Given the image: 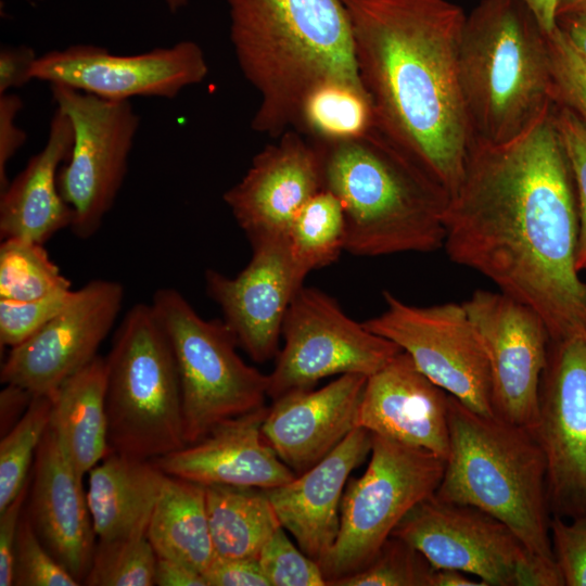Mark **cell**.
I'll list each match as a JSON object with an SVG mask.
<instances>
[{
	"mask_svg": "<svg viewBox=\"0 0 586 586\" xmlns=\"http://www.w3.org/2000/svg\"><path fill=\"white\" fill-rule=\"evenodd\" d=\"M207 74L204 52L191 40L130 55L94 44H74L38 56L31 73L33 79L114 101L174 99Z\"/></svg>",
	"mask_w": 586,
	"mask_h": 586,
	"instance_id": "obj_14",
	"label": "cell"
},
{
	"mask_svg": "<svg viewBox=\"0 0 586 586\" xmlns=\"http://www.w3.org/2000/svg\"><path fill=\"white\" fill-rule=\"evenodd\" d=\"M375 128L371 100L362 87L323 82L304 98L294 128L315 142L361 137Z\"/></svg>",
	"mask_w": 586,
	"mask_h": 586,
	"instance_id": "obj_30",
	"label": "cell"
},
{
	"mask_svg": "<svg viewBox=\"0 0 586 586\" xmlns=\"http://www.w3.org/2000/svg\"><path fill=\"white\" fill-rule=\"evenodd\" d=\"M556 23L572 48L586 60V7L557 15Z\"/></svg>",
	"mask_w": 586,
	"mask_h": 586,
	"instance_id": "obj_48",
	"label": "cell"
},
{
	"mask_svg": "<svg viewBox=\"0 0 586 586\" xmlns=\"http://www.w3.org/2000/svg\"><path fill=\"white\" fill-rule=\"evenodd\" d=\"M536 17L545 34H551L556 27L557 0H522Z\"/></svg>",
	"mask_w": 586,
	"mask_h": 586,
	"instance_id": "obj_49",
	"label": "cell"
},
{
	"mask_svg": "<svg viewBox=\"0 0 586 586\" xmlns=\"http://www.w3.org/2000/svg\"><path fill=\"white\" fill-rule=\"evenodd\" d=\"M459 81L471 142L514 139L555 104L546 34L522 0H481L466 16Z\"/></svg>",
	"mask_w": 586,
	"mask_h": 586,
	"instance_id": "obj_5",
	"label": "cell"
},
{
	"mask_svg": "<svg viewBox=\"0 0 586 586\" xmlns=\"http://www.w3.org/2000/svg\"><path fill=\"white\" fill-rule=\"evenodd\" d=\"M534 434L552 515L586 519V334L549 340Z\"/></svg>",
	"mask_w": 586,
	"mask_h": 586,
	"instance_id": "obj_13",
	"label": "cell"
},
{
	"mask_svg": "<svg viewBox=\"0 0 586 586\" xmlns=\"http://www.w3.org/2000/svg\"><path fill=\"white\" fill-rule=\"evenodd\" d=\"M277 139L222 196L250 242L286 234L298 212L323 188L316 144L295 129Z\"/></svg>",
	"mask_w": 586,
	"mask_h": 586,
	"instance_id": "obj_19",
	"label": "cell"
},
{
	"mask_svg": "<svg viewBox=\"0 0 586 586\" xmlns=\"http://www.w3.org/2000/svg\"><path fill=\"white\" fill-rule=\"evenodd\" d=\"M552 115L564 146L575 184L579 232L576 269L586 270V124L570 109L553 104Z\"/></svg>",
	"mask_w": 586,
	"mask_h": 586,
	"instance_id": "obj_40",
	"label": "cell"
},
{
	"mask_svg": "<svg viewBox=\"0 0 586 586\" xmlns=\"http://www.w3.org/2000/svg\"><path fill=\"white\" fill-rule=\"evenodd\" d=\"M267 406L229 419L200 441L152 461L167 475L203 486L270 489L295 477L263 435Z\"/></svg>",
	"mask_w": 586,
	"mask_h": 586,
	"instance_id": "obj_23",
	"label": "cell"
},
{
	"mask_svg": "<svg viewBox=\"0 0 586 586\" xmlns=\"http://www.w3.org/2000/svg\"><path fill=\"white\" fill-rule=\"evenodd\" d=\"M434 569H455L486 586H515L527 553L517 535L493 515L431 495L413 506L393 531Z\"/></svg>",
	"mask_w": 586,
	"mask_h": 586,
	"instance_id": "obj_17",
	"label": "cell"
},
{
	"mask_svg": "<svg viewBox=\"0 0 586 586\" xmlns=\"http://www.w3.org/2000/svg\"><path fill=\"white\" fill-rule=\"evenodd\" d=\"M176 360L186 445L226 420L265 407L268 374L247 365L224 319H204L176 289H157L151 302Z\"/></svg>",
	"mask_w": 586,
	"mask_h": 586,
	"instance_id": "obj_8",
	"label": "cell"
},
{
	"mask_svg": "<svg viewBox=\"0 0 586 586\" xmlns=\"http://www.w3.org/2000/svg\"><path fill=\"white\" fill-rule=\"evenodd\" d=\"M433 571L420 551L391 535L365 569L332 586H431Z\"/></svg>",
	"mask_w": 586,
	"mask_h": 586,
	"instance_id": "obj_35",
	"label": "cell"
},
{
	"mask_svg": "<svg viewBox=\"0 0 586 586\" xmlns=\"http://www.w3.org/2000/svg\"><path fill=\"white\" fill-rule=\"evenodd\" d=\"M371 458L347 482L336 540L319 565L328 586L365 569L419 501L433 495L446 461L435 454L372 434Z\"/></svg>",
	"mask_w": 586,
	"mask_h": 586,
	"instance_id": "obj_9",
	"label": "cell"
},
{
	"mask_svg": "<svg viewBox=\"0 0 586 586\" xmlns=\"http://www.w3.org/2000/svg\"><path fill=\"white\" fill-rule=\"evenodd\" d=\"M375 128L451 196L471 136L458 55L467 14L448 0H342Z\"/></svg>",
	"mask_w": 586,
	"mask_h": 586,
	"instance_id": "obj_2",
	"label": "cell"
},
{
	"mask_svg": "<svg viewBox=\"0 0 586 586\" xmlns=\"http://www.w3.org/2000/svg\"><path fill=\"white\" fill-rule=\"evenodd\" d=\"M449 396L400 351L367 378L356 425L371 434L423 448L446 461Z\"/></svg>",
	"mask_w": 586,
	"mask_h": 586,
	"instance_id": "obj_21",
	"label": "cell"
},
{
	"mask_svg": "<svg viewBox=\"0 0 586 586\" xmlns=\"http://www.w3.org/2000/svg\"><path fill=\"white\" fill-rule=\"evenodd\" d=\"M203 576L207 586H270L254 558L215 556Z\"/></svg>",
	"mask_w": 586,
	"mask_h": 586,
	"instance_id": "obj_42",
	"label": "cell"
},
{
	"mask_svg": "<svg viewBox=\"0 0 586 586\" xmlns=\"http://www.w3.org/2000/svg\"><path fill=\"white\" fill-rule=\"evenodd\" d=\"M105 382V357L98 355L52 394L50 423L81 477L110 453Z\"/></svg>",
	"mask_w": 586,
	"mask_h": 586,
	"instance_id": "obj_27",
	"label": "cell"
},
{
	"mask_svg": "<svg viewBox=\"0 0 586 586\" xmlns=\"http://www.w3.org/2000/svg\"><path fill=\"white\" fill-rule=\"evenodd\" d=\"M124 300L123 285L94 279L40 330L12 347L1 367L3 384H15L33 395H50L90 362L113 328Z\"/></svg>",
	"mask_w": 586,
	"mask_h": 586,
	"instance_id": "obj_16",
	"label": "cell"
},
{
	"mask_svg": "<svg viewBox=\"0 0 586 586\" xmlns=\"http://www.w3.org/2000/svg\"><path fill=\"white\" fill-rule=\"evenodd\" d=\"M71 286L43 244L5 239L0 244V298L31 301Z\"/></svg>",
	"mask_w": 586,
	"mask_h": 586,
	"instance_id": "obj_32",
	"label": "cell"
},
{
	"mask_svg": "<svg viewBox=\"0 0 586 586\" xmlns=\"http://www.w3.org/2000/svg\"><path fill=\"white\" fill-rule=\"evenodd\" d=\"M71 286L59 289L31 301L0 298V344L10 348L25 342L72 298Z\"/></svg>",
	"mask_w": 586,
	"mask_h": 586,
	"instance_id": "obj_39",
	"label": "cell"
},
{
	"mask_svg": "<svg viewBox=\"0 0 586 586\" xmlns=\"http://www.w3.org/2000/svg\"><path fill=\"white\" fill-rule=\"evenodd\" d=\"M552 107L512 140L470 143L444 249L532 307L556 340L586 334V282L575 265V184Z\"/></svg>",
	"mask_w": 586,
	"mask_h": 586,
	"instance_id": "obj_1",
	"label": "cell"
},
{
	"mask_svg": "<svg viewBox=\"0 0 586 586\" xmlns=\"http://www.w3.org/2000/svg\"><path fill=\"white\" fill-rule=\"evenodd\" d=\"M23 100L14 93L0 94V192L9 184L8 164L25 143L26 132L16 124Z\"/></svg>",
	"mask_w": 586,
	"mask_h": 586,
	"instance_id": "obj_43",
	"label": "cell"
},
{
	"mask_svg": "<svg viewBox=\"0 0 586 586\" xmlns=\"http://www.w3.org/2000/svg\"><path fill=\"white\" fill-rule=\"evenodd\" d=\"M226 1L239 67L260 98L255 131L293 129L304 98L323 82L364 88L342 0Z\"/></svg>",
	"mask_w": 586,
	"mask_h": 586,
	"instance_id": "obj_3",
	"label": "cell"
},
{
	"mask_svg": "<svg viewBox=\"0 0 586 586\" xmlns=\"http://www.w3.org/2000/svg\"><path fill=\"white\" fill-rule=\"evenodd\" d=\"M30 480L31 473L17 496L0 510V586L13 585L14 546Z\"/></svg>",
	"mask_w": 586,
	"mask_h": 586,
	"instance_id": "obj_44",
	"label": "cell"
},
{
	"mask_svg": "<svg viewBox=\"0 0 586 586\" xmlns=\"http://www.w3.org/2000/svg\"><path fill=\"white\" fill-rule=\"evenodd\" d=\"M73 127L66 113L55 106L48 139L41 151L0 192V237L43 244L71 227L73 209L59 191L58 173L68 160Z\"/></svg>",
	"mask_w": 586,
	"mask_h": 586,
	"instance_id": "obj_25",
	"label": "cell"
},
{
	"mask_svg": "<svg viewBox=\"0 0 586 586\" xmlns=\"http://www.w3.org/2000/svg\"><path fill=\"white\" fill-rule=\"evenodd\" d=\"M586 7V0H557V15Z\"/></svg>",
	"mask_w": 586,
	"mask_h": 586,
	"instance_id": "obj_51",
	"label": "cell"
},
{
	"mask_svg": "<svg viewBox=\"0 0 586 586\" xmlns=\"http://www.w3.org/2000/svg\"><path fill=\"white\" fill-rule=\"evenodd\" d=\"M31 399L33 394L26 388L15 384H5L0 393L1 436L8 433L20 421Z\"/></svg>",
	"mask_w": 586,
	"mask_h": 586,
	"instance_id": "obj_46",
	"label": "cell"
},
{
	"mask_svg": "<svg viewBox=\"0 0 586 586\" xmlns=\"http://www.w3.org/2000/svg\"><path fill=\"white\" fill-rule=\"evenodd\" d=\"M431 586H486L482 581H475L466 573L455 569H434Z\"/></svg>",
	"mask_w": 586,
	"mask_h": 586,
	"instance_id": "obj_50",
	"label": "cell"
},
{
	"mask_svg": "<svg viewBox=\"0 0 586 586\" xmlns=\"http://www.w3.org/2000/svg\"><path fill=\"white\" fill-rule=\"evenodd\" d=\"M313 142L323 188L344 211L346 252L373 257L444 247L448 192L377 128L355 139Z\"/></svg>",
	"mask_w": 586,
	"mask_h": 586,
	"instance_id": "obj_4",
	"label": "cell"
},
{
	"mask_svg": "<svg viewBox=\"0 0 586 586\" xmlns=\"http://www.w3.org/2000/svg\"><path fill=\"white\" fill-rule=\"evenodd\" d=\"M164 1L171 12H176L180 10L188 3V0H164Z\"/></svg>",
	"mask_w": 586,
	"mask_h": 586,
	"instance_id": "obj_52",
	"label": "cell"
},
{
	"mask_svg": "<svg viewBox=\"0 0 586 586\" xmlns=\"http://www.w3.org/2000/svg\"><path fill=\"white\" fill-rule=\"evenodd\" d=\"M105 362L109 451L152 460L184 447L178 369L151 304L128 309Z\"/></svg>",
	"mask_w": 586,
	"mask_h": 586,
	"instance_id": "obj_7",
	"label": "cell"
},
{
	"mask_svg": "<svg viewBox=\"0 0 586 586\" xmlns=\"http://www.w3.org/2000/svg\"><path fill=\"white\" fill-rule=\"evenodd\" d=\"M371 447L372 434L357 426L321 461L290 482L265 489L281 526L318 563L336 540L347 480Z\"/></svg>",
	"mask_w": 586,
	"mask_h": 586,
	"instance_id": "obj_24",
	"label": "cell"
},
{
	"mask_svg": "<svg viewBox=\"0 0 586 586\" xmlns=\"http://www.w3.org/2000/svg\"><path fill=\"white\" fill-rule=\"evenodd\" d=\"M257 561L270 586H328L319 563L296 547L282 526L264 545Z\"/></svg>",
	"mask_w": 586,
	"mask_h": 586,
	"instance_id": "obj_37",
	"label": "cell"
},
{
	"mask_svg": "<svg viewBox=\"0 0 586 586\" xmlns=\"http://www.w3.org/2000/svg\"><path fill=\"white\" fill-rule=\"evenodd\" d=\"M462 304L487 355L494 415L534 432L550 340L545 321L501 291L476 290Z\"/></svg>",
	"mask_w": 586,
	"mask_h": 586,
	"instance_id": "obj_15",
	"label": "cell"
},
{
	"mask_svg": "<svg viewBox=\"0 0 586 586\" xmlns=\"http://www.w3.org/2000/svg\"><path fill=\"white\" fill-rule=\"evenodd\" d=\"M37 55L31 47L4 46L0 50V94L33 80Z\"/></svg>",
	"mask_w": 586,
	"mask_h": 586,
	"instance_id": "obj_45",
	"label": "cell"
},
{
	"mask_svg": "<svg viewBox=\"0 0 586 586\" xmlns=\"http://www.w3.org/2000/svg\"><path fill=\"white\" fill-rule=\"evenodd\" d=\"M166 474L150 459L109 453L89 471L87 500L98 540L146 535Z\"/></svg>",
	"mask_w": 586,
	"mask_h": 586,
	"instance_id": "obj_26",
	"label": "cell"
},
{
	"mask_svg": "<svg viewBox=\"0 0 586 586\" xmlns=\"http://www.w3.org/2000/svg\"><path fill=\"white\" fill-rule=\"evenodd\" d=\"M204 488L216 556L257 559L267 540L281 527L266 491L218 484Z\"/></svg>",
	"mask_w": 586,
	"mask_h": 586,
	"instance_id": "obj_29",
	"label": "cell"
},
{
	"mask_svg": "<svg viewBox=\"0 0 586 586\" xmlns=\"http://www.w3.org/2000/svg\"><path fill=\"white\" fill-rule=\"evenodd\" d=\"M555 103L573 111L586 124V60L556 27L546 34Z\"/></svg>",
	"mask_w": 586,
	"mask_h": 586,
	"instance_id": "obj_38",
	"label": "cell"
},
{
	"mask_svg": "<svg viewBox=\"0 0 586 586\" xmlns=\"http://www.w3.org/2000/svg\"><path fill=\"white\" fill-rule=\"evenodd\" d=\"M550 537L564 586H586V519L552 515Z\"/></svg>",
	"mask_w": 586,
	"mask_h": 586,
	"instance_id": "obj_41",
	"label": "cell"
},
{
	"mask_svg": "<svg viewBox=\"0 0 586 586\" xmlns=\"http://www.w3.org/2000/svg\"><path fill=\"white\" fill-rule=\"evenodd\" d=\"M251 245V260L234 277L207 269L205 291L221 309L238 345L255 362H265L279 353L286 310L305 279L286 234L260 238Z\"/></svg>",
	"mask_w": 586,
	"mask_h": 586,
	"instance_id": "obj_18",
	"label": "cell"
},
{
	"mask_svg": "<svg viewBox=\"0 0 586 586\" xmlns=\"http://www.w3.org/2000/svg\"><path fill=\"white\" fill-rule=\"evenodd\" d=\"M281 336L283 347L268 374V397L272 400L313 388L331 375L369 377L402 351L348 317L332 296L304 285L286 310Z\"/></svg>",
	"mask_w": 586,
	"mask_h": 586,
	"instance_id": "obj_11",
	"label": "cell"
},
{
	"mask_svg": "<svg viewBox=\"0 0 586 586\" xmlns=\"http://www.w3.org/2000/svg\"><path fill=\"white\" fill-rule=\"evenodd\" d=\"M383 297L384 311L364 321L366 328L399 346L428 379L470 409L493 416L487 355L463 304L412 306L390 291Z\"/></svg>",
	"mask_w": 586,
	"mask_h": 586,
	"instance_id": "obj_12",
	"label": "cell"
},
{
	"mask_svg": "<svg viewBox=\"0 0 586 586\" xmlns=\"http://www.w3.org/2000/svg\"><path fill=\"white\" fill-rule=\"evenodd\" d=\"M449 453L435 497L505 523L527 551L555 560L547 463L531 430L479 413L449 396Z\"/></svg>",
	"mask_w": 586,
	"mask_h": 586,
	"instance_id": "obj_6",
	"label": "cell"
},
{
	"mask_svg": "<svg viewBox=\"0 0 586 586\" xmlns=\"http://www.w3.org/2000/svg\"><path fill=\"white\" fill-rule=\"evenodd\" d=\"M53 398L33 395L20 421L0 441V510L21 492L31 473L39 444L51 422Z\"/></svg>",
	"mask_w": 586,
	"mask_h": 586,
	"instance_id": "obj_33",
	"label": "cell"
},
{
	"mask_svg": "<svg viewBox=\"0 0 586 586\" xmlns=\"http://www.w3.org/2000/svg\"><path fill=\"white\" fill-rule=\"evenodd\" d=\"M367 378L342 374L318 390H297L272 400L263 435L295 475L321 461L357 428Z\"/></svg>",
	"mask_w": 586,
	"mask_h": 586,
	"instance_id": "obj_22",
	"label": "cell"
},
{
	"mask_svg": "<svg viewBox=\"0 0 586 586\" xmlns=\"http://www.w3.org/2000/svg\"><path fill=\"white\" fill-rule=\"evenodd\" d=\"M55 106L68 116L73 146L58 173L61 195L73 209L71 230L81 240L102 226L122 188L140 117L130 101H114L50 85Z\"/></svg>",
	"mask_w": 586,
	"mask_h": 586,
	"instance_id": "obj_10",
	"label": "cell"
},
{
	"mask_svg": "<svg viewBox=\"0 0 586 586\" xmlns=\"http://www.w3.org/2000/svg\"><path fill=\"white\" fill-rule=\"evenodd\" d=\"M14 586H78L79 582L48 551L23 510L14 546Z\"/></svg>",
	"mask_w": 586,
	"mask_h": 586,
	"instance_id": "obj_36",
	"label": "cell"
},
{
	"mask_svg": "<svg viewBox=\"0 0 586 586\" xmlns=\"http://www.w3.org/2000/svg\"><path fill=\"white\" fill-rule=\"evenodd\" d=\"M157 555L146 535L98 540L87 586H154Z\"/></svg>",
	"mask_w": 586,
	"mask_h": 586,
	"instance_id": "obj_34",
	"label": "cell"
},
{
	"mask_svg": "<svg viewBox=\"0 0 586 586\" xmlns=\"http://www.w3.org/2000/svg\"><path fill=\"white\" fill-rule=\"evenodd\" d=\"M82 479L50 423L36 453L25 510L43 546L80 585L97 545Z\"/></svg>",
	"mask_w": 586,
	"mask_h": 586,
	"instance_id": "obj_20",
	"label": "cell"
},
{
	"mask_svg": "<svg viewBox=\"0 0 586 586\" xmlns=\"http://www.w3.org/2000/svg\"><path fill=\"white\" fill-rule=\"evenodd\" d=\"M157 586H207L203 574L196 569L167 558L157 557L155 570Z\"/></svg>",
	"mask_w": 586,
	"mask_h": 586,
	"instance_id": "obj_47",
	"label": "cell"
},
{
	"mask_svg": "<svg viewBox=\"0 0 586 586\" xmlns=\"http://www.w3.org/2000/svg\"><path fill=\"white\" fill-rule=\"evenodd\" d=\"M146 537L157 557L179 561L203 574L216 556L204 486L166 474Z\"/></svg>",
	"mask_w": 586,
	"mask_h": 586,
	"instance_id": "obj_28",
	"label": "cell"
},
{
	"mask_svg": "<svg viewBox=\"0 0 586 586\" xmlns=\"http://www.w3.org/2000/svg\"><path fill=\"white\" fill-rule=\"evenodd\" d=\"M298 273L333 264L345 251L346 222L339 199L328 189L318 191L298 212L286 232Z\"/></svg>",
	"mask_w": 586,
	"mask_h": 586,
	"instance_id": "obj_31",
	"label": "cell"
}]
</instances>
